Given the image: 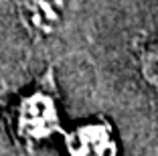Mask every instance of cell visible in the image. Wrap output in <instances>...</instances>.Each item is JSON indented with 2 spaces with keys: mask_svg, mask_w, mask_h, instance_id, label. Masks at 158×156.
Segmentation results:
<instances>
[{
  "mask_svg": "<svg viewBox=\"0 0 158 156\" xmlns=\"http://www.w3.org/2000/svg\"><path fill=\"white\" fill-rule=\"evenodd\" d=\"M67 0H16V12L28 35L37 39L55 37L63 27Z\"/></svg>",
  "mask_w": 158,
  "mask_h": 156,
  "instance_id": "obj_1",
  "label": "cell"
},
{
  "mask_svg": "<svg viewBox=\"0 0 158 156\" xmlns=\"http://www.w3.org/2000/svg\"><path fill=\"white\" fill-rule=\"evenodd\" d=\"M19 130L28 140H41L57 130V110L47 93H33L20 103Z\"/></svg>",
  "mask_w": 158,
  "mask_h": 156,
  "instance_id": "obj_2",
  "label": "cell"
},
{
  "mask_svg": "<svg viewBox=\"0 0 158 156\" xmlns=\"http://www.w3.org/2000/svg\"><path fill=\"white\" fill-rule=\"evenodd\" d=\"M69 156H116L118 148L106 124H85L67 138Z\"/></svg>",
  "mask_w": 158,
  "mask_h": 156,
  "instance_id": "obj_3",
  "label": "cell"
},
{
  "mask_svg": "<svg viewBox=\"0 0 158 156\" xmlns=\"http://www.w3.org/2000/svg\"><path fill=\"white\" fill-rule=\"evenodd\" d=\"M140 73L148 85L158 89V39L140 53Z\"/></svg>",
  "mask_w": 158,
  "mask_h": 156,
  "instance_id": "obj_4",
  "label": "cell"
}]
</instances>
